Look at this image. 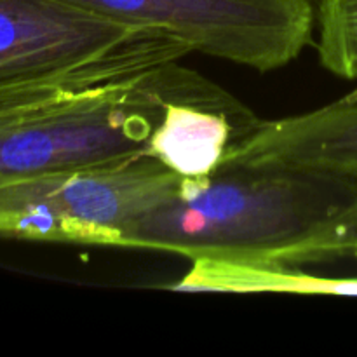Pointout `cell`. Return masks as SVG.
<instances>
[{"mask_svg":"<svg viewBox=\"0 0 357 357\" xmlns=\"http://www.w3.org/2000/svg\"><path fill=\"white\" fill-rule=\"evenodd\" d=\"M121 248L261 268L357 258V173L289 160H223L132 223Z\"/></svg>","mask_w":357,"mask_h":357,"instance_id":"6da1fadb","label":"cell"},{"mask_svg":"<svg viewBox=\"0 0 357 357\" xmlns=\"http://www.w3.org/2000/svg\"><path fill=\"white\" fill-rule=\"evenodd\" d=\"M171 103L239 114L244 105L180 61L82 91L0 105V183L152 155Z\"/></svg>","mask_w":357,"mask_h":357,"instance_id":"7a4b0ae2","label":"cell"},{"mask_svg":"<svg viewBox=\"0 0 357 357\" xmlns=\"http://www.w3.org/2000/svg\"><path fill=\"white\" fill-rule=\"evenodd\" d=\"M173 33L117 23L65 0H0V105L180 61Z\"/></svg>","mask_w":357,"mask_h":357,"instance_id":"3957f363","label":"cell"},{"mask_svg":"<svg viewBox=\"0 0 357 357\" xmlns=\"http://www.w3.org/2000/svg\"><path fill=\"white\" fill-rule=\"evenodd\" d=\"M183 176L153 155L0 183V236L121 248L126 230L178 194Z\"/></svg>","mask_w":357,"mask_h":357,"instance_id":"277c9868","label":"cell"},{"mask_svg":"<svg viewBox=\"0 0 357 357\" xmlns=\"http://www.w3.org/2000/svg\"><path fill=\"white\" fill-rule=\"evenodd\" d=\"M117 23L155 28L192 52L257 72L289 65L312 42V0H65Z\"/></svg>","mask_w":357,"mask_h":357,"instance_id":"5b68a950","label":"cell"},{"mask_svg":"<svg viewBox=\"0 0 357 357\" xmlns=\"http://www.w3.org/2000/svg\"><path fill=\"white\" fill-rule=\"evenodd\" d=\"M223 160H289L357 173V94L305 114L260 119L253 131L230 146Z\"/></svg>","mask_w":357,"mask_h":357,"instance_id":"8992f818","label":"cell"},{"mask_svg":"<svg viewBox=\"0 0 357 357\" xmlns=\"http://www.w3.org/2000/svg\"><path fill=\"white\" fill-rule=\"evenodd\" d=\"M260 122L197 103H171L155 131L152 155L183 178H202L222 164L230 146Z\"/></svg>","mask_w":357,"mask_h":357,"instance_id":"52a82bcc","label":"cell"},{"mask_svg":"<svg viewBox=\"0 0 357 357\" xmlns=\"http://www.w3.org/2000/svg\"><path fill=\"white\" fill-rule=\"evenodd\" d=\"M314 10L321 65L342 79H357V0H317Z\"/></svg>","mask_w":357,"mask_h":357,"instance_id":"ba28073f","label":"cell"},{"mask_svg":"<svg viewBox=\"0 0 357 357\" xmlns=\"http://www.w3.org/2000/svg\"><path fill=\"white\" fill-rule=\"evenodd\" d=\"M317 2V0H312V3H316Z\"/></svg>","mask_w":357,"mask_h":357,"instance_id":"9c48e42d","label":"cell"}]
</instances>
